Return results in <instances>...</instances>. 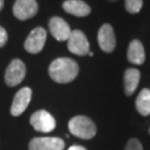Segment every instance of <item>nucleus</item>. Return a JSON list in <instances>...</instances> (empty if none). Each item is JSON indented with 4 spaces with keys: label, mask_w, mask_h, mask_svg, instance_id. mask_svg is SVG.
Instances as JSON below:
<instances>
[{
    "label": "nucleus",
    "mask_w": 150,
    "mask_h": 150,
    "mask_svg": "<svg viewBox=\"0 0 150 150\" xmlns=\"http://www.w3.org/2000/svg\"><path fill=\"white\" fill-rule=\"evenodd\" d=\"M50 78L58 83H69L79 75V66L74 59L67 57L54 59L48 69Z\"/></svg>",
    "instance_id": "obj_1"
},
{
    "label": "nucleus",
    "mask_w": 150,
    "mask_h": 150,
    "mask_svg": "<svg viewBox=\"0 0 150 150\" xmlns=\"http://www.w3.org/2000/svg\"><path fill=\"white\" fill-rule=\"evenodd\" d=\"M68 128L71 134L80 139H91L97 134V127L95 122L86 116H76L70 119Z\"/></svg>",
    "instance_id": "obj_2"
},
{
    "label": "nucleus",
    "mask_w": 150,
    "mask_h": 150,
    "mask_svg": "<svg viewBox=\"0 0 150 150\" xmlns=\"http://www.w3.org/2000/svg\"><path fill=\"white\" fill-rule=\"evenodd\" d=\"M67 47L71 54L77 56H86L90 51V43L88 41L86 35L78 29L71 31L67 40Z\"/></svg>",
    "instance_id": "obj_3"
},
{
    "label": "nucleus",
    "mask_w": 150,
    "mask_h": 150,
    "mask_svg": "<svg viewBox=\"0 0 150 150\" xmlns=\"http://www.w3.org/2000/svg\"><path fill=\"white\" fill-rule=\"evenodd\" d=\"M27 74L26 64L20 59H13L7 67L5 72V82L7 86L15 87L21 82Z\"/></svg>",
    "instance_id": "obj_4"
},
{
    "label": "nucleus",
    "mask_w": 150,
    "mask_h": 150,
    "mask_svg": "<svg viewBox=\"0 0 150 150\" xmlns=\"http://www.w3.org/2000/svg\"><path fill=\"white\" fill-rule=\"evenodd\" d=\"M46 39H47V31L42 27H37L28 35L23 47L29 54H37L45 47Z\"/></svg>",
    "instance_id": "obj_5"
},
{
    "label": "nucleus",
    "mask_w": 150,
    "mask_h": 150,
    "mask_svg": "<svg viewBox=\"0 0 150 150\" xmlns=\"http://www.w3.org/2000/svg\"><path fill=\"white\" fill-rule=\"evenodd\" d=\"M30 123L35 130L43 134L51 132L56 128V120L46 110H38L30 117Z\"/></svg>",
    "instance_id": "obj_6"
},
{
    "label": "nucleus",
    "mask_w": 150,
    "mask_h": 150,
    "mask_svg": "<svg viewBox=\"0 0 150 150\" xmlns=\"http://www.w3.org/2000/svg\"><path fill=\"white\" fill-rule=\"evenodd\" d=\"M12 12L17 19L28 20L35 17L38 12V2L36 0H16Z\"/></svg>",
    "instance_id": "obj_7"
},
{
    "label": "nucleus",
    "mask_w": 150,
    "mask_h": 150,
    "mask_svg": "<svg viewBox=\"0 0 150 150\" xmlns=\"http://www.w3.org/2000/svg\"><path fill=\"white\" fill-rule=\"evenodd\" d=\"M98 43L103 52L111 54L116 48V35L109 23H103L98 31Z\"/></svg>",
    "instance_id": "obj_8"
},
{
    "label": "nucleus",
    "mask_w": 150,
    "mask_h": 150,
    "mask_svg": "<svg viewBox=\"0 0 150 150\" xmlns=\"http://www.w3.org/2000/svg\"><path fill=\"white\" fill-rule=\"evenodd\" d=\"M64 141L58 137H36L30 140L29 150H64Z\"/></svg>",
    "instance_id": "obj_9"
},
{
    "label": "nucleus",
    "mask_w": 150,
    "mask_h": 150,
    "mask_svg": "<svg viewBox=\"0 0 150 150\" xmlns=\"http://www.w3.org/2000/svg\"><path fill=\"white\" fill-rule=\"evenodd\" d=\"M32 91L29 87H23L15 95L10 108V113L13 117H18L25 112L29 102L31 100Z\"/></svg>",
    "instance_id": "obj_10"
},
{
    "label": "nucleus",
    "mask_w": 150,
    "mask_h": 150,
    "mask_svg": "<svg viewBox=\"0 0 150 150\" xmlns=\"http://www.w3.org/2000/svg\"><path fill=\"white\" fill-rule=\"evenodd\" d=\"M49 30L52 37L58 41H67L72 31L69 25L60 17H52L49 20Z\"/></svg>",
    "instance_id": "obj_11"
},
{
    "label": "nucleus",
    "mask_w": 150,
    "mask_h": 150,
    "mask_svg": "<svg viewBox=\"0 0 150 150\" xmlns=\"http://www.w3.org/2000/svg\"><path fill=\"white\" fill-rule=\"evenodd\" d=\"M127 59L130 64H136V66H141L145 64L146 52L144 45L140 40L134 39L129 43L128 50H127Z\"/></svg>",
    "instance_id": "obj_12"
},
{
    "label": "nucleus",
    "mask_w": 150,
    "mask_h": 150,
    "mask_svg": "<svg viewBox=\"0 0 150 150\" xmlns=\"http://www.w3.org/2000/svg\"><path fill=\"white\" fill-rule=\"evenodd\" d=\"M62 8L67 13L80 18L87 17L91 12L90 6L82 0H66L62 4Z\"/></svg>",
    "instance_id": "obj_13"
},
{
    "label": "nucleus",
    "mask_w": 150,
    "mask_h": 150,
    "mask_svg": "<svg viewBox=\"0 0 150 150\" xmlns=\"http://www.w3.org/2000/svg\"><path fill=\"white\" fill-rule=\"evenodd\" d=\"M140 81V71L136 68H128L123 75V87L126 96H131L134 93Z\"/></svg>",
    "instance_id": "obj_14"
},
{
    "label": "nucleus",
    "mask_w": 150,
    "mask_h": 150,
    "mask_svg": "<svg viewBox=\"0 0 150 150\" xmlns=\"http://www.w3.org/2000/svg\"><path fill=\"white\" fill-rule=\"evenodd\" d=\"M136 109L141 116L150 115V89H142L136 99Z\"/></svg>",
    "instance_id": "obj_15"
},
{
    "label": "nucleus",
    "mask_w": 150,
    "mask_h": 150,
    "mask_svg": "<svg viewBox=\"0 0 150 150\" xmlns=\"http://www.w3.org/2000/svg\"><path fill=\"white\" fill-rule=\"evenodd\" d=\"M144 6V0H125V8L129 13H138Z\"/></svg>",
    "instance_id": "obj_16"
},
{
    "label": "nucleus",
    "mask_w": 150,
    "mask_h": 150,
    "mask_svg": "<svg viewBox=\"0 0 150 150\" xmlns=\"http://www.w3.org/2000/svg\"><path fill=\"white\" fill-rule=\"evenodd\" d=\"M125 150H144V149H142V145H141V142H140L139 140L136 139V138H131V139L128 140Z\"/></svg>",
    "instance_id": "obj_17"
},
{
    "label": "nucleus",
    "mask_w": 150,
    "mask_h": 150,
    "mask_svg": "<svg viewBox=\"0 0 150 150\" xmlns=\"http://www.w3.org/2000/svg\"><path fill=\"white\" fill-rule=\"evenodd\" d=\"M8 41V33L6 31L5 28H2L0 26V48L4 47Z\"/></svg>",
    "instance_id": "obj_18"
},
{
    "label": "nucleus",
    "mask_w": 150,
    "mask_h": 150,
    "mask_svg": "<svg viewBox=\"0 0 150 150\" xmlns=\"http://www.w3.org/2000/svg\"><path fill=\"white\" fill-rule=\"evenodd\" d=\"M68 150H87L85 147H82V146H77V145H75V146H71L69 149Z\"/></svg>",
    "instance_id": "obj_19"
},
{
    "label": "nucleus",
    "mask_w": 150,
    "mask_h": 150,
    "mask_svg": "<svg viewBox=\"0 0 150 150\" xmlns=\"http://www.w3.org/2000/svg\"><path fill=\"white\" fill-rule=\"evenodd\" d=\"M4 4H5V1L4 0H0V11L2 10V8H4Z\"/></svg>",
    "instance_id": "obj_20"
},
{
    "label": "nucleus",
    "mask_w": 150,
    "mask_h": 150,
    "mask_svg": "<svg viewBox=\"0 0 150 150\" xmlns=\"http://www.w3.org/2000/svg\"><path fill=\"white\" fill-rule=\"evenodd\" d=\"M89 56H90V57H93V52H92V51H89Z\"/></svg>",
    "instance_id": "obj_21"
},
{
    "label": "nucleus",
    "mask_w": 150,
    "mask_h": 150,
    "mask_svg": "<svg viewBox=\"0 0 150 150\" xmlns=\"http://www.w3.org/2000/svg\"><path fill=\"white\" fill-rule=\"evenodd\" d=\"M107 1H110V2H117L118 0H107Z\"/></svg>",
    "instance_id": "obj_22"
},
{
    "label": "nucleus",
    "mask_w": 150,
    "mask_h": 150,
    "mask_svg": "<svg viewBox=\"0 0 150 150\" xmlns=\"http://www.w3.org/2000/svg\"><path fill=\"white\" fill-rule=\"evenodd\" d=\"M149 134H150V129H149Z\"/></svg>",
    "instance_id": "obj_23"
}]
</instances>
